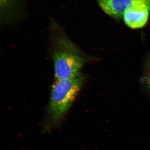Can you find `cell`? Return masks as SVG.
I'll use <instances>...</instances> for the list:
<instances>
[{
  "instance_id": "cell-6",
  "label": "cell",
  "mask_w": 150,
  "mask_h": 150,
  "mask_svg": "<svg viewBox=\"0 0 150 150\" xmlns=\"http://www.w3.org/2000/svg\"><path fill=\"white\" fill-rule=\"evenodd\" d=\"M9 0H1V4H5Z\"/></svg>"
},
{
  "instance_id": "cell-5",
  "label": "cell",
  "mask_w": 150,
  "mask_h": 150,
  "mask_svg": "<svg viewBox=\"0 0 150 150\" xmlns=\"http://www.w3.org/2000/svg\"><path fill=\"white\" fill-rule=\"evenodd\" d=\"M144 81L150 92V61L148 63L146 73L144 77Z\"/></svg>"
},
{
  "instance_id": "cell-1",
  "label": "cell",
  "mask_w": 150,
  "mask_h": 150,
  "mask_svg": "<svg viewBox=\"0 0 150 150\" xmlns=\"http://www.w3.org/2000/svg\"><path fill=\"white\" fill-rule=\"evenodd\" d=\"M85 80L81 72L69 79L55 80L51 86L44 132H50L62 123L80 92Z\"/></svg>"
},
{
  "instance_id": "cell-2",
  "label": "cell",
  "mask_w": 150,
  "mask_h": 150,
  "mask_svg": "<svg viewBox=\"0 0 150 150\" xmlns=\"http://www.w3.org/2000/svg\"><path fill=\"white\" fill-rule=\"evenodd\" d=\"M49 51L54 64L56 79L73 77L80 73L87 59L76 44L60 29L53 30Z\"/></svg>"
},
{
  "instance_id": "cell-4",
  "label": "cell",
  "mask_w": 150,
  "mask_h": 150,
  "mask_svg": "<svg viewBox=\"0 0 150 150\" xmlns=\"http://www.w3.org/2000/svg\"><path fill=\"white\" fill-rule=\"evenodd\" d=\"M150 8L147 6H138L126 11L123 15L125 23L133 29L142 28L147 22Z\"/></svg>"
},
{
  "instance_id": "cell-3",
  "label": "cell",
  "mask_w": 150,
  "mask_h": 150,
  "mask_svg": "<svg viewBox=\"0 0 150 150\" xmlns=\"http://www.w3.org/2000/svg\"><path fill=\"white\" fill-rule=\"evenodd\" d=\"M100 6L105 13L115 18L123 16L129 10L138 6L150 8V0H98Z\"/></svg>"
}]
</instances>
